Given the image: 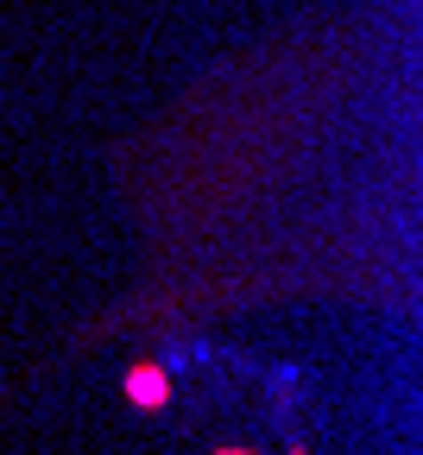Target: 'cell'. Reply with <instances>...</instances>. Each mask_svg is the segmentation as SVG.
I'll return each instance as SVG.
<instances>
[{"mask_svg":"<svg viewBox=\"0 0 423 455\" xmlns=\"http://www.w3.org/2000/svg\"><path fill=\"white\" fill-rule=\"evenodd\" d=\"M127 405H140V411H164L171 405V373L158 361H140L127 373Z\"/></svg>","mask_w":423,"mask_h":455,"instance_id":"6da1fadb","label":"cell"},{"mask_svg":"<svg viewBox=\"0 0 423 455\" xmlns=\"http://www.w3.org/2000/svg\"><path fill=\"white\" fill-rule=\"evenodd\" d=\"M215 455H259V449H215Z\"/></svg>","mask_w":423,"mask_h":455,"instance_id":"7a4b0ae2","label":"cell"}]
</instances>
